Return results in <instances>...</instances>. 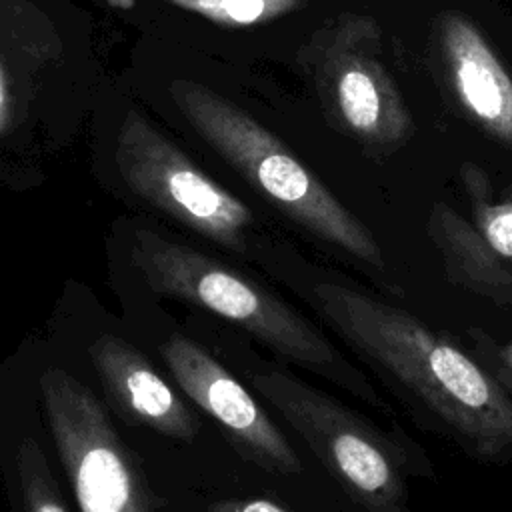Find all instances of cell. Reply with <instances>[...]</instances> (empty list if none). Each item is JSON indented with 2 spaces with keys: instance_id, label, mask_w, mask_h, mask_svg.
<instances>
[{
  "instance_id": "3",
  "label": "cell",
  "mask_w": 512,
  "mask_h": 512,
  "mask_svg": "<svg viewBox=\"0 0 512 512\" xmlns=\"http://www.w3.org/2000/svg\"><path fill=\"white\" fill-rule=\"evenodd\" d=\"M328 476L346 512H414L408 478H432L426 452L394 422L388 428L278 366L248 372Z\"/></svg>"
},
{
  "instance_id": "7",
  "label": "cell",
  "mask_w": 512,
  "mask_h": 512,
  "mask_svg": "<svg viewBox=\"0 0 512 512\" xmlns=\"http://www.w3.org/2000/svg\"><path fill=\"white\" fill-rule=\"evenodd\" d=\"M160 354L182 392L222 426L246 460L276 476L304 474V462L286 434L236 376L194 340L172 334Z\"/></svg>"
},
{
  "instance_id": "10",
  "label": "cell",
  "mask_w": 512,
  "mask_h": 512,
  "mask_svg": "<svg viewBox=\"0 0 512 512\" xmlns=\"http://www.w3.org/2000/svg\"><path fill=\"white\" fill-rule=\"evenodd\" d=\"M442 50L462 104L486 130L512 142V80L480 32L448 14L442 20Z\"/></svg>"
},
{
  "instance_id": "5",
  "label": "cell",
  "mask_w": 512,
  "mask_h": 512,
  "mask_svg": "<svg viewBox=\"0 0 512 512\" xmlns=\"http://www.w3.org/2000/svg\"><path fill=\"white\" fill-rule=\"evenodd\" d=\"M40 392L80 512H154L140 460L98 398L62 368L42 372Z\"/></svg>"
},
{
  "instance_id": "9",
  "label": "cell",
  "mask_w": 512,
  "mask_h": 512,
  "mask_svg": "<svg viewBox=\"0 0 512 512\" xmlns=\"http://www.w3.org/2000/svg\"><path fill=\"white\" fill-rule=\"evenodd\" d=\"M90 358L106 396L128 422L182 442L198 436L194 412L126 340L100 334L90 344Z\"/></svg>"
},
{
  "instance_id": "15",
  "label": "cell",
  "mask_w": 512,
  "mask_h": 512,
  "mask_svg": "<svg viewBox=\"0 0 512 512\" xmlns=\"http://www.w3.org/2000/svg\"><path fill=\"white\" fill-rule=\"evenodd\" d=\"M208 512H288L280 504L266 498H228L216 500L208 506Z\"/></svg>"
},
{
  "instance_id": "2",
  "label": "cell",
  "mask_w": 512,
  "mask_h": 512,
  "mask_svg": "<svg viewBox=\"0 0 512 512\" xmlns=\"http://www.w3.org/2000/svg\"><path fill=\"white\" fill-rule=\"evenodd\" d=\"M132 264L150 290L206 308L268 346L276 356L310 370L376 412L394 418L368 374L350 362L306 316L262 284L186 244L140 232Z\"/></svg>"
},
{
  "instance_id": "1",
  "label": "cell",
  "mask_w": 512,
  "mask_h": 512,
  "mask_svg": "<svg viewBox=\"0 0 512 512\" xmlns=\"http://www.w3.org/2000/svg\"><path fill=\"white\" fill-rule=\"evenodd\" d=\"M298 290L422 426L476 460L512 464V398L464 346L330 270L302 266Z\"/></svg>"
},
{
  "instance_id": "11",
  "label": "cell",
  "mask_w": 512,
  "mask_h": 512,
  "mask_svg": "<svg viewBox=\"0 0 512 512\" xmlns=\"http://www.w3.org/2000/svg\"><path fill=\"white\" fill-rule=\"evenodd\" d=\"M336 102L350 128L372 138H396L402 110L384 74L370 62L348 58L336 74Z\"/></svg>"
},
{
  "instance_id": "4",
  "label": "cell",
  "mask_w": 512,
  "mask_h": 512,
  "mask_svg": "<svg viewBox=\"0 0 512 512\" xmlns=\"http://www.w3.org/2000/svg\"><path fill=\"white\" fill-rule=\"evenodd\" d=\"M170 92L194 130L260 194L304 230L342 250L392 288L386 280V258L372 232L276 136L204 86L174 82Z\"/></svg>"
},
{
  "instance_id": "16",
  "label": "cell",
  "mask_w": 512,
  "mask_h": 512,
  "mask_svg": "<svg viewBox=\"0 0 512 512\" xmlns=\"http://www.w3.org/2000/svg\"><path fill=\"white\" fill-rule=\"evenodd\" d=\"M4 118H6V76L0 64V130L4 128Z\"/></svg>"
},
{
  "instance_id": "8",
  "label": "cell",
  "mask_w": 512,
  "mask_h": 512,
  "mask_svg": "<svg viewBox=\"0 0 512 512\" xmlns=\"http://www.w3.org/2000/svg\"><path fill=\"white\" fill-rule=\"evenodd\" d=\"M466 188L472 222L440 204L432 216V236L454 282L512 308V200L492 202L476 172H466Z\"/></svg>"
},
{
  "instance_id": "13",
  "label": "cell",
  "mask_w": 512,
  "mask_h": 512,
  "mask_svg": "<svg viewBox=\"0 0 512 512\" xmlns=\"http://www.w3.org/2000/svg\"><path fill=\"white\" fill-rule=\"evenodd\" d=\"M220 24L248 26L272 20L296 6L298 0H168Z\"/></svg>"
},
{
  "instance_id": "14",
  "label": "cell",
  "mask_w": 512,
  "mask_h": 512,
  "mask_svg": "<svg viewBox=\"0 0 512 512\" xmlns=\"http://www.w3.org/2000/svg\"><path fill=\"white\" fill-rule=\"evenodd\" d=\"M464 348L488 370L512 398V336L488 328H464Z\"/></svg>"
},
{
  "instance_id": "6",
  "label": "cell",
  "mask_w": 512,
  "mask_h": 512,
  "mask_svg": "<svg viewBox=\"0 0 512 512\" xmlns=\"http://www.w3.org/2000/svg\"><path fill=\"white\" fill-rule=\"evenodd\" d=\"M116 164L128 188L228 252L248 256L252 212L210 180L170 140L130 110L116 138Z\"/></svg>"
},
{
  "instance_id": "12",
  "label": "cell",
  "mask_w": 512,
  "mask_h": 512,
  "mask_svg": "<svg viewBox=\"0 0 512 512\" xmlns=\"http://www.w3.org/2000/svg\"><path fill=\"white\" fill-rule=\"evenodd\" d=\"M16 468L24 512H68L48 460L32 438H24L18 444Z\"/></svg>"
}]
</instances>
